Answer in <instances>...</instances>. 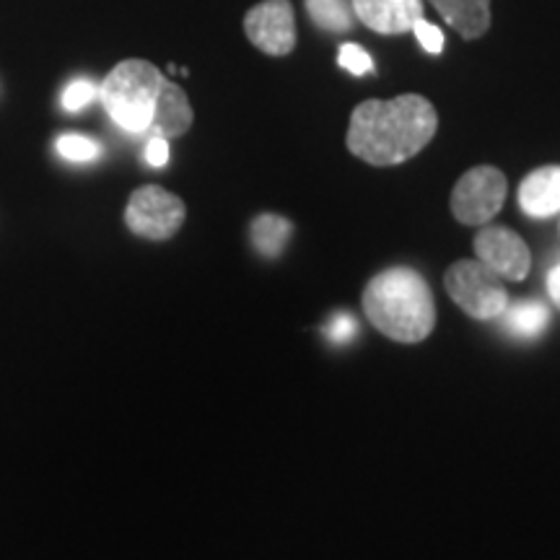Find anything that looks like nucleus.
<instances>
[{
  "instance_id": "obj_1",
  "label": "nucleus",
  "mask_w": 560,
  "mask_h": 560,
  "mask_svg": "<svg viewBox=\"0 0 560 560\" xmlns=\"http://www.w3.org/2000/svg\"><path fill=\"white\" fill-rule=\"evenodd\" d=\"M439 130V115L425 96L366 100L353 109L348 125V151L371 166H397L418 156Z\"/></svg>"
},
{
  "instance_id": "obj_2",
  "label": "nucleus",
  "mask_w": 560,
  "mask_h": 560,
  "mask_svg": "<svg viewBox=\"0 0 560 560\" xmlns=\"http://www.w3.org/2000/svg\"><path fill=\"white\" fill-rule=\"evenodd\" d=\"M363 312L376 330L397 342H420L436 327V304L425 278L412 268H389L369 280Z\"/></svg>"
},
{
  "instance_id": "obj_3",
  "label": "nucleus",
  "mask_w": 560,
  "mask_h": 560,
  "mask_svg": "<svg viewBox=\"0 0 560 560\" xmlns=\"http://www.w3.org/2000/svg\"><path fill=\"white\" fill-rule=\"evenodd\" d=\"M164 81L161 70L149 60L132 58L117 62L100 86L104 112L120 130L143 136L151 130Z\"/></svg>"
},
{
  "instance_id": "obj_4",
  "label": "nucleus",
  "mask_w": 560,
  "mask_h": 560,
  "mask_svg": "<svg viewBox=\"0 0 560 560\" xmlns=\"http://www.w3.org/2000/svg\"><path fill=\"white\" fill-rule=\"evenodd\" d=\"M444 285L454 304L472 319H495L509 306V293L503 289L501 278L480 260L454 262L446 270Z\"/></svg>"
},
{
  "instance_id": "obj_5",
  "label": "nucleus",
  "mask_w": 560,
  "mask_h": 560,
  "mask_svg": "<svg viewBox=\"0 0 560 560\" xmlns=\"http://www.w3.org/2000/svg\"><path fill=\"white\" fill-rule=\"evenodd\" d=\"M187 208L182 198L159 185L138 187L125 208V223L140 240L166 242L185 223Z\"/></svg>"
},
{
  "instance_id": "obj_6",
  "label": "nucleus",
  "mask_w": 560,
  "mask_h": 560,
  "mask_svg": "<svg viewBox=\"0 0 560 560\" xmlns=\"http://www.w3.org/2000/svg\"><path fill=\"white\" fill-rule=\"evenodd\" d=\"M506 177L495 166H475L462 174L452 192V213L465 226H486L506 200Z\"/></svg>"
},
{
  "instance_id": "obj_7",
  "label": "nucleus",
  "mask_w": 560,
  "mask_h": 560,
  "mask_svg": "<svg viewBox=\"0 0 560 560\" xmlns=\"http://www.w3.org/2000/svg\"><path fill=\"white\" fill-rule=\"evenodd\" d=\"M244 34L257 50L283 58L296 47V19L291 0H262L244 16Z\"/></svg>"
},
{
  "instance_id": "obj_8",
  "label": "nucleus",
  "mask_w": 560,
  "mask_h": 560,
  "mask_svg": "<svg viewBox=\"0 0 560 560\" xmlns=\"http://www.w3.org/2000/svg\"><path fill=\"white\" fill-rule=\"evenodd\" d=\"M475 255L490 272L506 280H524L532 270L529 247L516 231L503 226H482L475 236Z\"/></svg>"
},
{
  "instance_id": "obj_9",
  "label": "nucleus",
  "mask_w": 560,
  "mask_h": 560,
  "mask_svg": "<svg viewBox=\"0 0 560 560\" xmlns=\"http://www.w3.org/2000/svg\"><path fill=\"white\" fill-rule=\"evenodd\" d=\"M355 19L371 32L405 34L412 30L418 19H423V0H350Z\"/></svg>"
},
{
  "instance_id": "obj_10",
  "label": "nucleus",
  "mask_w": 560,
  "mask_h": 560,
  "mask_svg": "<svg viewBox=\"0 0 560 560\" xmlns=\"http://www.w3.org/2000/svg\"><path fill=\"white\" fill-rule=\"evenodd\" d=\"M520 206L532 219H550L560 213V166H540L524 177Z\"/></svg>"
},
{
  "instance_id": "obj_11",
  "label": "nucleus",
  "mask_w": 560,
  "mask_h": 560,
  "mask_svg": "<svg viewBox=\"0 0 560 560\" xmlns=\"http://www.w3.org/2000/svg\"><path fill=\"white\" fill-rule=\"evenodd\" d=\"M192 104L187 100V94L182 91L177 83L172 81H164V86H161V94H159V102H156V112H153V122H151V138L159 136V138H179L185 136L187 130L192 128Z\"/></svg>"
},
{
  "instance_id": "obj_12",
  "label": "nucleus",
  "mask_w": 560,
  "mask_h": 560,
  "mask_svg": "<svg viewBox=\"0 0 560 560\" xmlns=\"http://www.w3.org/2000/svg\"><path fill=\"white\" fill-rule=\"evenodd\" d=\"M431 5L462 39H480L490 30V0H431Z\"/></svg>"
},
{
  "instance_id": "obj_13",
  "label": "nucleus",
  "mask_w": 560,
  "mask_h": 560,
  "mask_svg": "<svg viewBox=\"0 0 560 560\" xmlns=\"http://www.w3.org/2000/svg\"><path fill=\"white\" fill-rule=\"evenodd\" d=\"M291 234V221H285L283 215L276 213L257 215L255 223H252V244H255V249L260 252L262 257H278L285 244H289Z\"/></svg>"
},
{
  "instance_id": "obj_14",
  "label": "nucleus",
  "mask_w": 560,
  "mask_h": 560,
  "mask_svg": "<svg viewBox=\"0 0 560 560\" xmlns=\"http://www.w3.org/2000/svg\"><path fill=\"white\" fill-rule=\"evenodd\" d=\"M503 325L511 335L516 338H537V335L545 332L550 322V312L545 310L540 301H520L516 306H506V312L501 314Z\"/></svg>"
},
{
  "instance_id": "obj_15",
  "label": "nucleus",
  "mask_w": 560,
  "mask_h": 560,
  "mask_svg": "<svg viewBox=\"0 0 560 560\" xmlns=\"http://www.w3.org/2000/svg\"><path fill=\"white\" fill-rule=\"evenodd\" d=\"M306 13L322 32L342 34L353 30V3L350 0H304Z\"/></svg>"
},
{
  "instance_id": "obj_16",
  "label": "nucleus",
  "mask_w": 560,
  "mask_h": 560,
  "mask_svg": "<svg viewBox=\"0 0 560 560\" xmlns=\"http://www.w3.org/2000/svg\"><path fill=\"white\" fill-rule=\"evenodd\" d=\"M55 149L62 159L75 161V164H86V161H94L102 156V145L96 140H91L86 136H75V132H68V136H60Z\"/></svg>"
},
{
  "instance_id": "obj_17",
  "label": "nucleus",
  "mask_w": 560,
  "mask_h": 560,
  "mask_svg": "<svg viewBox=\"0 0 560 560\" xmlns=\"http://www.w3.org/2000/svg\"><path fill=\"white\" fill-rule=\"evenodd\" d=\"M100 96V89L94 86L89 79H79L73 81L70 86L62 91V109L66 112H81L86 109L91 102Z\"/></svg>"
},
{
  "instance_id": "obj_18",
  "label": "nucleus",
  "mask_w": 560,
  "mask_h": 560,
  "mask_svg": "<svg viewBox=\"0 0 560 560\" xmlns=\"http://www.w3.org/2000/svg\"><path fill=\"white\" fill-rule=\"evenodd\" d=\"M338 62H340V68L348 70L350 75L374 73V60H371V55L359 45H350V42H346V45L340 47Z\"/></svg>"
},
{
  "instance_id": "obj_19",
  "label": "nucleus",
  "mask_w": 560,
  "mask_h": 560,
  "mask_svg": "<svg viewBox=\"0 0 560 560\" xmlns=\"http://www.w3.org/2000/svg\"><path fill=\"white\" fill-rule=\"evenodd\" d=\"M410 32L416 34L418 42H420V47H423L425 52H431V55H441V52H444V42H446L444 34H441L439 26H433L431 21L418 19L416 24H412Z\"/></svg>"
},
{
  "instance_id": "obj_20",
  "label": "nucleus",
  "mask_w": 560,
  "mask_h": 560,
  "mask_svg": "<svg viewBox=\"0 0 560 560\" xmlns=\"http://www.w3.org/2000/svg\"><path fill=\"white\" fill-rule=\"evenodd\" d=\"M355 332H359V325H355V319L350 317V314H335L330 325L325 327V335L335 342H346L350 338H355Z\"/></svg>"
},
{
  "instance_id": "obj_21",
  "label": "nucleus",
  "mask_w": 560,
  "mask_h": 560,
  "mask_svg": "<svg viewBox=\"0 0 560 560\" xmlns=\"http://www.w3.org/2000/svg\"><path fill=\"white\" fill-rule=\"evenodd\" d=\"M145 161L153 166V170H161V166L170 164V140L153 136L145 145Z\"/></svg>"
},
{
  "instance_id": "obj_22",
  "label": "nucleus",
  "mask_w": 560,
  "mask_h": 560,
  "mask_svg": "<svg viewBox=\"0 0 560 560\" xmlns=\"http://www.w3.org/2000/svg\"><path fill=\"white\" fill-rule=\"evenodd\" d=\"M548 291H550V299L556 301V306L560 310V265H558V268L550 270V276H548Z\"/></svg>"
}]
</instances>
